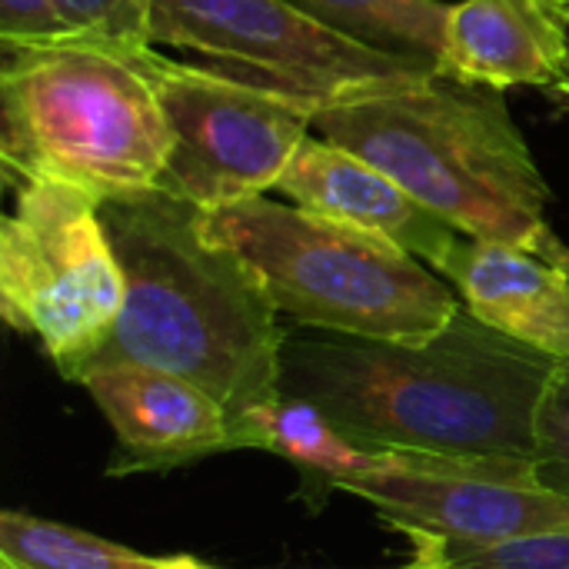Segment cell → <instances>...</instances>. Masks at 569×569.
<instances>
[{
  "label": "cell",
  "mask_w": 569,
  "mask_h": 569,
  "mask_svg": "<svg viewBox=\"0 0 569 569\" xmlns=\"http://www.w3.org/2000/svg\"><path fill=\"white\" fill-rule=\"evenodd\" d=\"M557 367L460 307L427 340L287 330L280 397L317 407L373 457L533 463L537 413Z\"/></svg>",
  "instance_id": "1"
},
{
  "label": "cell",
  "mask_w": 569,
  "mask_h": 569,
  "mask_svg": "<svg viewBox=\"0 0 569 569\" xmlns=\"http://www.w3.org/2000/svg\"><path fill=\"white\" fill-rule=\"evenodd\" d=\"M100 213L127 300L87 370L147 363L197 383L230 413L243 450L247 420L280 400V313L250 267L200 230V207L143 190L100 203Z\"/></svg>",
  "instance_id": "2"
},
{
  "label": "cell",
  "mask_w": 569,
  "mask_h": 569,
  "mask_svg": "<svg viewBox=\"0 0 569 569\" xmlns=\"http://www.w3.org/2000/svg\"><path fill=\"white\" fill-rule=\"evenodd\" d=\"M313 130L387 170L457 233L523 247L569 273V247L547 220L553 190L500 90L437 70L320 110Z\"/></svg>",
  "instance_id": "3"
},
{
  "label": "cell",
  "mask_w": 569,
  "mask_h": 569,
  "mask_svg": "<svg viewBox=\"0 0 569 569\" xmlns=\"http://www.w3.org/2000/svg\"><path fill=\"white\" fill-rule=\"evenodd\" d=\"M0 53L3 180L47 177L97 203L157 190L173 153L153 73L160 47L63 33Z\"/></svg>",
  "instance_id": "4"
},
{
  "label": "cell",
  "mask_w": 569,
  "mask_h": 569,
  "mask_svg": "<svg viewBox=\"0 0 569 569\" xmlns=\"http://www.w3.org/2000/svg\"><path fill=\"white\" fill-rule=\"evenodd\" d=\"M200 230L250 267L280 317L307 330L427 340L463 307L450 280L393 240L267 193L200 210Z\"/></svg>",
  "instance_id": "5"
},
{
  "label": "cell",
  "mask_w": 569,
  "mask_h": 569,
  "mask_svg": "<svg viewBox=\"0 0 569 569\" xmlns=\"http://www.w3.org/2000/svg\"><path fill=\"white\" fill-rule=\"evenodd\" d=\"M3 183L13 203L0 223V313L77 383L120 320L123 267L90 193L47 177Z\"/></svg>",
  "instance_id": "6"
},
{
  "label": "cell",
  "mask_w": 569,
  "mask_h": 569,
  "mask_svg": "<svg viewBox=\"0 0 569 569\" xmlns=\"http://www.w3.org/2000/svg\"><path fill=\"white\" fill-rule=\"evenodd\" d=\"M143 37L187 63L330 110L427 80L437 67L383 53L287 0H143Z\"/></svg>",
  "instance_id": "7"
},
{
  "label": "cell",
  "mask_w": 569,
  "mask_h": 569,
  "mask_svg": "<svg viewBox=\"0 0 569 569\" xmlns=\"http://www.w3.org/2000/svg\"><path fill=\"white\" fill-rule=\"evenodd\" d=\"M153 73L173 133L157 190L200 210L277 190L317 120V110L300 100L167 53H157Z\"/></svg>",
  "instance_id": "8"
},
{
  "label": "cell",
  "mask_w": 569,
  "mask_h": 569,
  "mask_svg": "<svg viewBox=\"0 0 569 569\" xmlns=\"http://www.w3.org/2000/svg\"><path fill=\"white\" fill-rule=\"evenodd\" d=\"M337 493L360 497L400 533L423 530L463 547L569 533V497L540 487L533 463L370 453L337 480Z\"/></svg>",
  "instance_id": "9"
},
{
  "label": "cell",
  "mask_w": 569,
  "mask_h": 569,
  "mask_svg": "<svg viewBox=\"0 0 569 569\" xmlns=\"http://www.w3.org/2000/svg\"><path fill=\"white\" fill-rule=\"evenodd\" d=\"M77 387L90 393L113 430L107 477L167 473L240 450L230 413L177 373L147 363H103L87 370Z\"/></svg>",
  "instance_id": "10"
},
{
  "label": "cell",
  "mask_w": 569,
  "mask_h": 569,
  "mask_svg": "<svg viewBox=\"0 0 569 569\" xmlns=\"http://www.w3.org/2000/svg\"><path fill=\"white\" fill-rule=\"evenodd\" d=\"M277 193L297 207L380 233L433 270L460 240L447 220L420 203L387 170L323 137H307L300 143L277 183Z\"/></svg>",
  "instance_id": "11"
},
{
  "label": "cell",
  "mask_w": 569,
  "mask_h": 569,
  "mask_svg": "<svg viewBox=\"0 0 569 569\" xmlns=\"http://www.w3.org/2000/svg\"><path fill=\"white\" fill-rule=\"evenodd\" d=\"M567 0H460L450 3L437 70L490 87L550 90L567 63Z\"/></svg>",
  "instance_id": "12"
},
{
  "label": "cell",
  "mask_w": 569,
  "mask_h": 569,
  "mask_svg": "<svg viewBox=\"0 0 569 569\" xmlns=\"http://www.w3.org/2000/svg\"><path fill=\"white\" fill-rule=\"evenodd\" d=\"M487 327L569 363V273L500 240H457L437 267Z\"/></svg>",
  "instance_id": "13"
},
{
  "label": "cell",
  "mask_w": 569,
  "mask_h": 569,
  "mask_svg": "<svg viewBox=\"0 0 569 569\" xmlns=\"http://www.w3.org/2000/svg\"><path fill=\"white\" fill-rule=\"evenodd\" d=\"M243 450H270L293 463L300 487L297 497L310 510H323L337 493V480L367 463L370 453L350 447L327 417L293 397L257 410L243 427Z\"/></svg>",
  "instance_id": "14"
},
{
  "label": "cell",
  "mask_w": 569,
  "mask_h": 569,
  "mask_svg": "<svg viewBox=\"0 0 569 569\" xmlns=\"http://www.w3.org/2000/svg\"><path fill=\"white\" fill-rule=\"evenodd\" d=\"M0 567L7 569H207L210 563L173 553L150 557L97 533L23 510L0 513Z\"/></svg>",
  "instance_id": "15"
},
{
  "label": "cell",
  "mask_w": 569,
  "mask_h": 569,
  "mask_svg": "<svg viewBox=\"0 0 569 569\" xmlns=\"http://www.w3.org/2000/svg\"><path fill=\"white\" fill-rule=\"evenodd\" d=\"M307 17L393 57L437 67L450 3L443 0H287Z\"/></svg>",
  "instance_id": "16"
},
{
  "label": "cell",
  "mask_w": 569,
  "mask_h": 569,
  "mask_svg": "<svg viewBox=\"0 0 569 569\" xmlns=\"http://www.w3.org/2000/svg\"><path fill=\"white\" fill-rule=\"evenodd\" d=\"M537 483L569 497V363H560L537 413Z\"/></svg>",
  "instance_id": "17"
},
{
  "label": "cell",
  "mask_w": 569,
  "mask_h": 569,
  "mask_svg": "<svg viewBox=\"0 0 569 569\" xmlns=\"http://www.w3.org/2000/svg\"><path fill=\"white\" fill-rule=\"evenodd\" d=\"M450 547V569H569V533L523 537L493 547Z\"/></svg>",
  "instance_id": "18"
},
{
  "label": "cell",
  "mask_w": 569,
  "mask_h": 569,
  "mask_svg": "<svg viewBox=\"0 0 569 569\" xmlns=\"http://www.w3.org/2000/svg\"><path fill=\"white\" fill-rule=\"evenodd\" d=\"M63 33H110L127 40L143 37V0H57Z\"/></svg>",
  "instance_id": "19"
},
{
  "label": "cell",
  "mask_w": 569,
  "mask_h": 569,
  "mask_svg": "<svg viewBox=\"0 0 569 569\" xmlns=\"http://www.w3.org/2000/svg\"><path fill=\"white\" fill-rule=\"evenodd\" d=\"M63 37L57 0H0V43H30Z\"/></svg>",
  "instance_id": "20"
},
{
  "label": "cell",
  "mask_w": 569,
  "mask_h": 569,
  "mask_svg": "<svg viewBox=\"0 0 569 569\" xmlns=\"http://www.w3.org/2000/svg\"><path fill=\"white\" fill-rule=\"evenodd\" d=\"M410 543H413V560L400 563V567H373V569H450V547L443 537L437 533H423V530H407ZM207 569H227L210 567Z\"/></svg>",
  "instance_id": "21"
},
{
  "label": "cell",
  "mask_w": 569,
  "mask_h": 569,
  "mask_svg": "<svg viewBox=\"0 0 569 569\" xmlns=\"http://www.w3.org/2000/svg\"><path fill=\"white\" fill-rule=\"evenodd\" d=\"M567 30H569V7H567ZM547 93H550V100H557L563 110H569V53H567V63H563V70H560V77H557V83H553Z\"/></svg>",
  "instance_id": "22"
},
{
  "label": "cell",
  "mask_w": 569,
  "mask_h": 569,
  "mask_svg": "<svg viewBox=\"0 0 569 569\" xmlns=\"http://www.w3.org/2000/svg\"><path fill=\"white\" fill-rule=\"evenodd\" d=\"M0 569H7V567H0Z\"/></svg>",
  "instance_id": "23"
},
{
  "label": "cell",
  "mask_w": 569,
  "mask_h": 569,
  "mask_svg": "<svg viewBox=\"0 0 569 569\" xmlns=\"http://www.w3.org/2000/svg\"><path fill=\"white\" fill-rule=\"evenodd\" d=\"M567 3H569V0H567Z\"/></svg>",
  "instance_id": "24"
}]
</instances>
